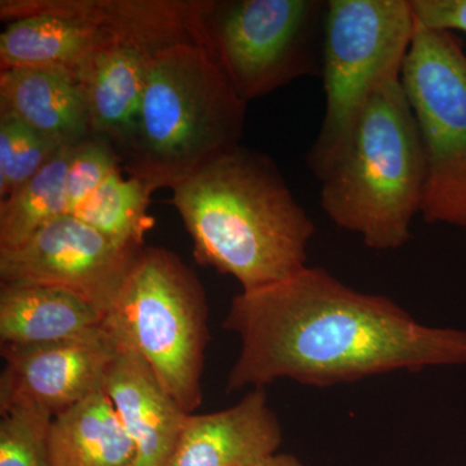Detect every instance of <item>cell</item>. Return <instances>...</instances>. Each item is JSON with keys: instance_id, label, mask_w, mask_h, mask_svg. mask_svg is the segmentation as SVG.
<instances>
[{"instance_id": "7", "label": "cell", "mask_w": 466, "mask_h": 466, "mask_svg": "<svg viewBox=\"0 0 466 466\" xmlns=\"http://www.w3.org/2000/svg\"><path fill=\"white\" fill-rule=\"evenodd\" d=\"M328 2L208 0L201 36L242 100L321 76Z\"/></svg>"}, {"instance_id": "22", "label": "cell", "mask_w": 466, "mask_h": 466, "mask_svg": "<svg viewBox=\"0 0 466 466\" xmlns=\"http://www.w3.org/2000/svg\"><path fill=\"white\" fill-rule=\"evenodd\" d=\"M54 417L32 407L5 410L0 419V466H51L48 433Z\"/></svg>"}, {"instance_id": "12", "label": "cell", "mask_w": 466, "mask_h": 466, "mask_svg": "<svg viewBox=\"0 0 466 466\" xmlns=\"http://www.w3.org/2000/svg\"><path fill=\"white\" fill-rule=\"evenodd\" d=\"M281 441L265 389H251L235 406L191 413L167 466H253L278 453Z\"/></svg>"}, {"instance_id": "8", "label": "cell", "mask_w": 466, "mask_h": 466, "mask_svg": "<svg viewBox=\"0 0 466 466\" xmlns=\"http://www.w3.org/2000/svg\"><path fill=\"white\" fill-rule=\"evenodd\" d=\"M425 158L421 213L466 233V52L450 32L419 25L401 70Z\"/></svg>"}, {"instance_id": "24", "label": "cell", "mask_w": 466, "mask_h": 466, "mask_svg": "<svg viewBox=\"0 0 466 466\" xmlns=\"http://www.w3.org/2000/svg\"><path fill=\"white\" fill-rule=\"evenodd\" d=\"M410 5L419 25L466 33V0H410Z\"/></svg>"}, {"instance_id": "15", "label": "cell", "mask_w": 466, "mask_h": 466, "mask_svg": "<svg viewBox=\"0 0 466 466\" xmlns=\"http://www.w3.org/2000/svg\"><path fill=\"white\" fill-rule=\"evenodd\" d=\"M0 115L14 116L60 147H75L92 135L84 90L63 70H2Z\"/></svg>"}, {"instance_id": "5", "label": "cell", "mask_w": 466, "mask_h": 466, "mask_svg": "<svg viewBox=\"0 0 466 466\" xmlns=\"http://www.w3.org/2000/svg\"><path fill=\"white\" fill-rule=\"evenodd\" d=\"M208 300L195 272L174 251H137L103 327L133 350L184 412L201 406L208 339Z\"/></svg>"}, {"instance_id": "25", "label": "cell", "mask_w": 466, "mask_h": 466, "mask_svg": "<svg viewBox=\"0 0 466 466\" xmlns=\"http://www.w3.org/2000/svg\"><path fill=\"white\" fill-rule=\"evenodd\" d=\"M253 466H308L291 453H275Z\"/></svg>"}, {"instance_id": "19", "label": "cell", "mask_w": 466, "mask_h": 466, "mask_svg": "<svg viewBox=\"0 0 466 466\" xmlns=\"http://www.w3.org/2000/svg\"><path fill=\"white\" fill-rule=\"evenodd\" d=\"M72 148L58 150L38 174L0 201V249L18 247L42 227L69 214L66 175Z\"/></svg>"}, {"instance_id": "13", "label": "cell", "mask_w": 466, "mask_h": 466, "mask_svg": "<svg viewBox=\"0 0 466 466\" xmlns=\"http://www.w3.org/2000/svg\"><path fill=\"white\" fill-rule=\"evenodd\" d=\"M104 391L133 441V466H167L189 413L165 390L148 364L121 346Z\"/></svg>"}, {"instance_id": "1", "label": "cell", "mask_w": 466, "mask_h": 466, "mask_svg": "<svg viewBox=\"0 0 466 466\" xmlns=\"http://www.w3.org/2000/svg\"><path fill=\"white\" fill-rule=\"evenodd\" d=\"M222 325L240 339L228 392L279 380L329 388L466 364V329L419 323L394 300L352 289L321 267L236 294Z\"/></svg>"}, {"instance_id": "20", "label": "cell", "mask_w": 466, "mask_h": 466, "mask_svg": "<svg viewBox=\"0 0 466 466\" xmlns=\"http://www.w3.org/2000/svg\"><path fill=\"white\" fill-rule=\"evenodd\" d=\"M122 171L110 175L72 216L122 247L142 249L146 233L156 223L148 213L153 191L137 177H124Z\"/></svg>"}, {"instance_id": "4", "label": "cell", "mask_w": 466, "mask_h": 466, "mask_svg": "<svg viewBox=\"0 0 466 466\" xmlns=\"http://www.w3.org/2000/svg\"><path fill=\"white\" fill-rule=\"evenodd\" d=\"M319 183L325 216L366 247L395 250L410 240L424 198L425 158L401 76L370 97L348 146Z\"/></svg>"}, {"instance_id": "2", "label": "cell", "mask_w": 466, "mask_h": 466, "mask_svg": "<svg viewBox=\"0 0 466 466\" xmlns=\"http://www.w3.org/2000/svg\"><path fill=\"white\" fill-rule=\"evenodd\" d=\"M170 204L191 236L195 258L262 289L308 267L317 227L265 153L238 148L173 188Z\"/></svg>"}, {"instance_id": "6", "label": "cell", "mask_w": 466, "mask_h": 466, "mask_svg": "<svg viewBox=\"0 0 466 466\" xmlns=\"http://www.w3.org/2000/svg\"><path fill=\"white\" fill-rule=\"evenodd\" d=\"M416 32L410 0H328L320 76L324 116L308 155L318 180L348 146L370 97L400 78Z\"/></svg>"}, {"instance_id": "21", "label": "cell", "mask_w": 466, "mask_h": 466, "mask_svg": "<svg viewBox=\"0 0 466 466\" xmlns=\"http://www.w3.org/2000/svg\"><path fill=\"white\" fill-rule=\"evenodd\" d=\"M61 148L14 116L0 115V198L32 179Z\"/></svg>"}, {"instance_id": "11", "label": "cell", "mask_w": 466, "mask_h": 466, "mask_svg": "<svg viewBox=\"0 0 466 466\" xmlns=\"http://www.w3.org/2000/svg\"><path fill=\"white\" fill-rule=\"evenodd\" d=\"M208 0H2L5 23L32 14L78 18L116 38L159 50L180 41L201 38Z\"/></svg>"}, {"instance_id": "23", "label": "cell", "mask_w": 466, "mask_h": 466, "mask_svg": "<svg viewBox=\"0 0 466 466\" xmlns=\"http://www.w3.org/2000/svg\"><path fill=\"white\" fill-rule=\"evenodd\" d=\"M122 168L121 158L109 140L90 135L72 148L66 175L67 208L75 214L101 184Z\"/></svg>"}, {"instance_id": "17", "label": "cell", "mask_w": 466, "mask_h": 466, "mask_svg": "<svg viewBox=\"0 0 466 466\" xmlns=\"http://www.w3.org/2000/svg\"><path fill=\"white\" fill-rule=\"evenodd\" d=\"M106 33L87 21L55 14L26 15L0 35V72L21 67L63 70L76 79Z\"/></svg>"}, {"instance_id": "14", "label": "cell", "mask_w": 466, "mask_h": 466, "mask_svg": "<svg viewBox=\"0 0 466 466\" xmlns=\"http://www.w3.org/2000/svg\"><path fill=\"white\" fill-rule=\"evenodd\" d=\"M157 51L106 33L76 78L84 90L91 134L109 140L119 158L133 137L150 60Z\"/></svg>"}, {"instance_id": "3", "label": "cell", "mask_w": 466, "mask_h": 466, "mask_svg": "<svg viewBox=\"0 0 466 466\" xmlns=\"http://www.w3.org/2000/svg\"><path fill=\"white\" fill-rule=\"evenodd\" d=\"M247 106L201 42L161 48L150 60L122 170L153 192L175 188L240 146Z\"/></svg>"}, {"instance_id": "9", "label": "cell", "mask_w": 466, "mask_h": 466, "mask_svg": "<svg viewBox=\"0 0 466 466\" xmlns=\"http://www.w3.org/2000/svg\"><path fill=\"white\" fill-rule=\"evenodd\" d=\"M139 250L116 244L67 214L18 247L0 249V281L69 290L106 315Z\"/></svg>"}, {"instance_id": "18", "label": "cell", "mask_w": 466, "mask_h": 466, "mask_svg": "<svg viewBox=\"0 0 466 466\" xmlns=\"http://www.w3.org/2000/svg\"><path fill=\"white\" fill-rule=\"evenodd\" d=\"M48 450L51 466H133L137 455L104 390L52 419Z\"/></svg>"}, {"instance_id": "16", "label": "cell", "mask_w": 466, "mask_h": 466, "mask_svg": "<svg viewBox=\"0 0 466 466\" xmlns=\"http://www.w3.org/2000/svg\"><path fill=\"white\" fill-rule=\"evenodd\" d=\"M104 314L60 288L0 284V345H46L78 339L103 327Z\"/></svg>"}, {"instance_id": "10", "label": "cell", "mask_w": 466, "mask_h": 466, "mask_svg": "<svg viewBox=\"0 0 466 466\" xmlns=\"http://www.w3.org/2000/svg\"><path fill=\"white\" fill-rule=\"evenodd\" d=\"M121 346L101 327L67 341L2 348L0 413L32 407L56 417L104 390Z\"/></svg>"}]
</instances>
